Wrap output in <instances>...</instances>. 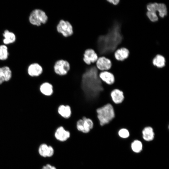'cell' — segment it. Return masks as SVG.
Returning <instances> with one entry per match:
<instances>
[{"label": "cell", "mask_w": 169, "mask_h": 169, "mask_svg": "<svg viewBox=\"0 0 169 169\" xmlns=\"http://www.w3.org/2000/svg\"><path fill=\"white\" fill-rule=\"evenodd\" d=\"M120 24L114 23L106 33L99 36L97 40V48L100 54H106L115 50L121 42L123 36Z\"/></svg>", "instance_id": "1"}, {"label": "cell", "mask_w": 169, "mask_h": 169, "mask_svg": "<svg viewBox=\"0 0 169 169\" xmlns=\"http://www.w3.org/2000/svg\"><path fill=\"white\" fill-rule=\"evenodd\" d=\"M97 116L100 126L108 124L114 118L115 114L113 106L106 104L96 110Z\"/></svg>", "instance_id": "2"}, {"label": "cell", "mask_w": 169, "mask_h": 169, "mask_svg": "<svg viewBox=\"0 0 169 169\" xmlns=\"http://www.w3.org/2000/svg\"><path fill=\"white\" fill-rule=\"evenodd\" d=\"M48 19V16L45 11L39 8L35 9L32 11L29 17L30 23L37 27L45 24Z\"/></svg>", "instance_id": "3"}, {"label": "cell", "mask_w": 169, "mask_h": 169, "mask_svg": "<svg viewBox=\"0 0 169 169\" xmlns=\"http://www.w3.org/2000/svg\"><path fill=\"white\" fill-rule=\"evenodd\" d=\"M94 125V123L90 119L84 116L82 119L77 120L76 127L78 132L84 134H87L93 129Z\"/></svg>", "instance_id": "4"}, {"label": "cell", "mask_w": 169, "mask_h": 169, "mask_svg": "<svg viewBox=\"0 0 169 169\" xmlns=\"http://www.w3.org/2000/svg\"><path fill=\"white\" fill-rule=\"evenodd\" d=\"M57 32L64 37H68L73 33V27L70 23L68 21L61 19L56 26Z\"/></svg>", "instance_id": "5"}, {"label": "cell", "mask_w": 169, "mask_h": 169, "mask_svg": "<svg viewBox=\"0 0 169 169\" xmlns=\"http://www.w3.org/2000/svg\"><path fill=\"white\" fill-rule=\"evenodd\" d=\"M70 69L69 62L65 60L60 59L56 61L54 66V70L57 75L63 76L66 75Z\"/></svg>", "instance_id": "6"}, {"label": "cell", "mask_w": 169, "mask_h": 169, "mask_svg": "<svg viewBox=\"0 0 169 169\" xmlns=\"http://www.w3.org/2000/svg\"><path fill=\"white\" fill-rule=\"evenodd\" d=\"M146 8L148 11L156 13L158 12L159 16L161 18H164L167 14L166 6L163 3H149L147 5Z\"/></svg>", "instance_id": "7"}, {"label": "cell", "mask_w": 169, "mask_h": 169, "mask_svg": "<svg viewBox=\"0 0 169 169\" xmlns=\"http://www.w3.org/2000/svg\"><path fill=\"white\" fill-rule=\"evenodd\" d=\"M98 58V55L92 49L88 48L85 50L83 54V60L88 65L95 63Z\"/></svg>", "instance_id": "8"}, {"label": "cell", "mask_w": 169, "mask_h": 169, "mask_svg": "<svg viewBox=\"0 0 169 169\" xmlns=\"http://www.w3.org/2000/svg\"><path fill=\"white\" fill-rule=\"evenodd\" d=\"M54 138L57 141L61 142L67 141L70 137L71 133L65 129L62 126L57 127L54 133Z\"/></svg>", "instance_id": "9"}, {"label": "cell", "mask_w": 169, "mask_h": 169, "mask_svg": "<svg viewBox=\"0 0 169 169\" xmlns=\"http://www.w3.org/2000/svg\"><path fill=\"white\" fill-rule=\"evenodd\" d=\"M95 65L100 71H108L112 67V62L109 59L104 56H101L98 57Z\"/></svg>", "instance_id": "10"}, {"label": "cell", "mask_w": 169, "mask_h": 169, "mask_svg": "<svg viewBox=\"0 0 169 169\" xmlns=\"http://www.w3.org/2000/svg\"><path fill=\"white\" fill-rule=\"evenodd\" d=\"M38 152L39 155L43 157H51L54 155V150L51 146L44 143L39 146Z\"/></svg>", "instance_id": "11"}, {"label": "cell", "mask_w": 169, "mask_h": 169, "mask_svg": "<svg viewBox=\"0 0 169 169\" xmlns=\"http://www.w3.org/2000/svg\"><path fill=\"white\" fill-rule=\"evenodd\" d=\"M43 69L39 63H34L30 64L28 69V74L32 77H39L42 74Z\"/></svg>", "instance_id": "12"}, {"label": "cell", "mask_w": 169, "mask_h": 169, "mask_svg": "<svg viewBox=\"0 0 169 169\" xmlns=\"http://www.w3.org/2000/svg\"><path fill=\"white\" fill-rule=\"evenodd\" d=\"M99 77L102 82L107 85H112L115 82V79L113 74L109 71H100Z\"/></svg>", "instance_id": "13"}, {"label": "cell", "mask_w": 169, "mask_h": 169, "mask_svg": "<svg viewBox=\"0 0 169 169\" xmlns=\"http://www.w3.org/2000/svg\"><path fill=\"white\" fill-rule=\"evenodd\" d=\"M110 95L112 101L115 104L121 103L124 100L123 92L118 89L113 90L111 92Z\"/></svg>", "instance_id": "14"}, {"label": "cell", "mask_w": 169, "mask_h": 169, "mask_svg": "<svg viewBox=\"0 0 169 169\" xmlns=\"http://www.w3.org/2000/svg\"><path fill=\"white\" fill-rule=\"evenodd\" d=\"M57 112L61 116L65 119L69 118L72 114L71 107L68 105H60L58 108Z\"/></svg>", "instance_id": "15"}, {"label": "cell", "mask_w": 169, "mask_h": 169, "mask_svg": "<svg viewBox=\"0 0 169 169\" xmlns=\"http://www.w3.org/2000/svg\"><path fill=\"white\" fill-rule=\"evenodd\" d=\"M12 76V72L10 68L5 66L0 68V84L5 81H8Z\"/></svg>", "instance_id": "16"}, {"label": "cell", "mask_w": 169, "mask_h": 169, "mask_svg": "<svg viewBox=\"0 0 169 169\" xmlns=\"http://www.w3.org/2000/svg\"><path fill=\"white\" fill-rule=\"evenodd\" d=\"M39 90L43 95L46 96H51L53 93V86L48 82H44L39 86Z\"/></svg>", "instance_id": "17"}, {"label": "cell", "mask_w": 169, "mask_h": 169, "mask_svg": "<svg viewBox=\"0 0 169 169\" xmlns=\"http://www.w3.org/2000/svg\"><path fill=\"white\" fill-rule=\"evenodd\" d=\"M129 54V50L126 48H121L116 50L115 52V59L119 61H123L128 58Z\"/></svg>", "instance_id": "18"}, {"label": "cell", "mask_w": 169, "mask_h": 169, "mask_svg": "<svg viewBox=\"0 0 169 169\" xmlns=\"http://www.w3.org/2000/svg\"><path fill=\"white\" fill-rule=\"evenodd\" d=\"M142 136L144 140L147 141L153 140L155 133L153 128L150 126L145 127L141 131Z\"/></svg>", "instance_id": "19"}, {"label": "cell", "mask_w": 169, "mask_h": 169, "mask_svg": "<svg viewBox=\"0 0 169 169\" xmlns=\"http://www.w3.org/2000/svg\"><path fill=\"white\" fill-rule=\"evenodd\" d=\"M4 38L3 42L4 44L7 45L14 43L16 40L15 34L8 30H5L3 33Z\"/></svg>", "instance_id": "20"}, {"label": "cell", "mask_w": 169, "mask_h": 169, "mask_svg": "<svg viewBox=\"0 0 169 169\" xmlns=\"http://www.w3.org/2000/svg\"><path fill=\"white\" fill-rule=\"evenodd\" d=\"M166 63L165 58L160 54L156 55L152 61V65L159 69L164 68L165 66Z\"/></svg>", "instance_id": "21"}, {"label": "cell", "mask_w": 169, "mask_h": 169, "mask_svg": "<svg viewBox=\"0 0 169 169\" xmlns=\"http://www.w3.org/2000/svg\"><path fill=\"white\" fill-rule=\"evenodd\" d=\"M131 147L133 152L138 153L142 150L143 145L141 141L138 140H135L131 143Z\"/></svg>", "instance_id": "22"}, {"label": "cell", "mask_w": 169, "mask_h": 169, "mask_svg": "<svg viewBox=\"0 0 169 169\" xmlns=\"http://www.w3.org/2000/svg\"><path fill=\"white\" fill-rule=\"evenodd\" d=\"M9 55L8 47L6 45H0V60H5L8 58Z\"/></svg>", "instance_id": "23"}, {"label": "cell", "mask_w": 169, "mask_h": 169, "mask_svg": "<svg viewBox=\"0 0 169 169\" xmlns=\"http://www.w3.org/2000/svg\"><path fill=\"white\" fill-rule=\"evenodd\" d=\"M119 136L121 138H128L130 135L129 131L125 128L120 129L117 132Z\"/></svg>", "instance_id": "24"}, {"label": "cell", "mask_w": 169, "mask_h": 169, "mask_svg": "<svg viewBox=\"0 0 169 169\" xmlns=\"http://www.w3.org/2000/svg\"><path fill=\"white\" fill-rule=\"evenodd\" d=\"M146 15L150 20L152 22H155L158 20V17L156 13L147 11Z\"/></svg>", "instance_id": "25"}, {"label": "cell", "mask_w": 169, "mask_h": 169, "mask_svg": "<svg viewBox=\"0 0 169 169\" xmlns=\"http://www.w3.org/2000/svg\"><path fill=\"white\" fill-rule=\"evenodd\" d=\"M41 169H57L54 166L50 164H47L44 165Z\"/></svg>", "instance_id": "26"}, {"label": "cell", "mask_w": 169, "mask_h": 169, "mask_svg": "<svg viewBox=\"0 0 169 169\" xmlns=\"http://www.w3.org/2000/svg\"><path fill=\"white\" fill-rule=\"evenodd\" d=\"M107 1L113 5H116L119 3L120 1L119 0H107Z\"/></svg>", "instance_id": "27"}]
</instances>
